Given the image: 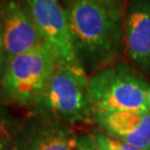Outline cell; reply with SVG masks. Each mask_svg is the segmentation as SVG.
Listing matches in <instances>:
<instances>
[{
  "label": "cell",
  "mask_w": 150,
  "mask_h": 150,
  "mask_svg": "<svg viewBox=\"0 0 150 150\" xmlns=\"http://www.w3.org/2000/svg\"><path fill=\"white\" fill-rule=\"evenodd\" d=\"M74 150H99L91 132H77Z\"/></svg>",
  "instance_id": "7c38bea8"
},
{
  "label": "cell",
  "mask_w": 150,
  "mask_h": 150,
  "mask_svg": "<svg viewBox=\"0 0 150 150\" xmlns=\"http://www.w3.org/2000/svg\"><path fill=\"white\" fill-rule=\"evenodd\" d=\"M93 123L115 139L150 150V111H95Z\"/></svg>",
  "instance_id": "9c48e42d"
},
{
  "label": "cell",
  "mask_w": 150,
  "mask_h": 150,
  "mask_svg": "<svg viewBox=\"0 0 150 150\" xmlns=\"http://www.w3.org/2000/svg\"><path fill=\"white\" fill-rule=\"evenodd\" d=\"M71 1H72V2H75V1H77V0H71Z\"/></svg>",
  "instance_id": "2e32d148"
},
{
  "label": "cell",
  "mask_w": 150,
  "mask_h": 150,
  "mask_svg": "<svg viewBox=\"0 0 150 150\" xmlns=\"http://www.w3.org/2000/svg\"><path fill=\"white\" fill-rule=\"evenodd\" d=\"M123 40L134 69L150 77V0H131L126 7Z\"/></svg>",
  "instance_id": "52a82bcc"
},
{
  "label": "cell",
  "mask_w": 150,
  "mask_h": 150,
  "mask_svg": "<svg viewBox=\"0 0 150 150\" xmlns=\"http://www.w3.org/2000/svg\"><path fill=\"white\" fill-rule=\"evenodd\" d=\"M10 118H12V117L7 111V107L2 103L1 99H0V126L6 121H8Z\"/></svg>",
  "instance_id": "5bb4252c"
},
{
  "label": "cell",
  "mask_w": 150,
  "mask_h": 150,
  "mask_svg": "<svg viewBox=\"0 0 150 150\" xmlns=\"http://www.w3.org/2000/svg\"><path fill=\"white\" fill-rule=\"evenodd\" d=\"M43 45L58 61L81 66L70 32L67 12L58 0H26Z\"/></svg>",
  "instance_id": "8992f818"
},
{
  "label": "cell",
  "mask_w": 150,
  "mask_h": 150,
  "mask_svg": "<svg viewBox=\"0 0 150 150\" xmlns=\"http://www.w3.org/2000/svg\"><path fill=\"white\" fill-rule=\"evenodd\" d=\"M57 61L45 45L13 58L0 80L2 103L32 111L42 97Z\"/></svg>",
  "instance_id": "3957f363"
},
{
  "label": "cell",
  "mask_w": 150,
  "mask_h": 150,
  "mask_svg": "<svg viewBox=\"0 0 150 150\" xmlns=\"http://www.w3.org/2000/svg\"><path fill=\"white\" fill-rule=\"evenodd\" d=\"M95 1L101 2V4H106V5H119L120 0H95Z\"/></svg>",
  "instance_id": "9a60e30c"
},
{
  "label": "cell",
  "mask_w": 150,
  "mask_h": 150,
  "mask_svg": "<svg viewBox=\"0 0 150 150\" xmlns=\"http://www.w3.org/2000/svg\"><path fill=\"white\" fill-rule=\"evenodd\" d=\"M30 112L52 117L71 127L93 123L89 76L81 66L57 61L40 101Z\"/></svg>",
  "instance_id": "7a4b0ae2"
},
{
  "label": "cell",
  "mask_w": 150,
  "mask_h": 150,
  "mask_svg": "<svg viewBox=\"0 0 150 150\" xmlns=\"http://www.w3.org/2000/svg\"><path fill=\"white\" fill-rule=\"evenodd\" d=\"M4 46L8 64L18 56L43 46L26 0L5 1Z\"/></svg>",
  "instance_id": "ba28073f"
},
{
  "label": "cell",
  "mask_w": 150,
  "mask_h": 150,
  "mask_svg": "<svg viewBox=\"0 0 150 150\" xmlns=\"http://www.w3.org/2000/svg\"><path fill=\"white\" fill-rule=\"evenodd\" d=\"M66 12L77 57L87 75L118 61L125 49L120 5L77 0Z\"/></svg>",
  "instance_id": "6da1fadb"
},
{
  "label": "cell",
  "mask_w": 150,
  "mask_h": 150,
  "mask_svg": "<svg viewBox=\"0 0 150 150\" xmlns=\"http://www.w3.org/2000/svg\"><path fill=\"white\" fill-rule=\"evenodd\" d=\"M4 17H5V1L0 2V80L8 67L5 46H4Z\"/></svg>",
  "instance_id": "8fae6325"
},
{
  "label": "cell",
  "mask_w": 150,
  "mask_h": 150,
  "mask_svg": "<svg viewBox=\"0 0 150 150\" xmlns=\"http://www.w3.org/2000/svg\"><path fill=\"white\" fill-rule=\"evenodd\" d=\"M12 150H74L77 132L58 119L29 112L10 126Z\"/></svg>",
  "instance_id": "5b68a950"
},
{
  "label": "cell",
  "mask_w": 150,
  "mask_h": 150,
  "mask_svg": "<svg viewBox=\"0 0 150 150\" xmlns=\"http://www.w3.org/2000/svg\"><path fill=\"white\" fill-rule=\"evenodd\" d=\"M91 134L96 140L97 145L99 147V150H144L141 148H138V147L122 142L120 140L115 139L106 132H103L99 128L93 129L91 131Z\"/></svg>",
  "instance_id": "30bf717a"
},
{
  "label": "cell",
  "mask_w": 150,
  "mask_h": 150,
  "mask_svg": "<svg viewBox=\"0 0 150 150\" xmlns=\"http://www.w3.org/2000/svg\"><path fill=\"white\" fill-rule=\"evenodd\" d=\"M13 118L0 126V150H12V140H11L10 126Z\"/></svg>",
  "instance_id": "4fadbf2b"
},
{
  "label": "cell",
  "mask_w": 150,
  "mask_h": 150,
  "mask_svg": "<svg viewBox=\"0 0 150 150\" xmlns=\"http://www.w3.org/2000/svg\"><path fill=\"white\" fill-rule=\"evenodd\" d=\"M89 92L95 111H150V81L121 61L89 76Z\"/></svg>",
  "instance_id": "277c9868"
}]
</instances>
